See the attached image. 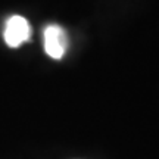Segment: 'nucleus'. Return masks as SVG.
I'll use <instances>...</instances> for the list:
<instances>
[{
    "label": "nucleus",
    "mask_w": 159,
    "mask_h": 159,
    "mask_svg": "<svg viewBox=\"0 0 159 159\" xmlns=\"http://www.w3.org/2000/svg\"><path fill=\"white\" fill-rule=\"evenodd\" d=\"M44 52L52 59H62L68 50V35L66 31L57 25L50 24L44 28Z\"/></svg>",
    "instance_id": "obj_1"
},
{
    "label": "nucleus",
    "mask_w": 159,
    "mask_h": 159,
    "mask_svg": "<svg viewBox=\"0 0 159 159\" xmlns=\"http://www.w3.org/2000/svg\"><path fill=\"white\" fill-rule=\"evenodd\" d=\"M6 44L15 49L31 40V25L30 22L21 15H13L6 21L5 33H3Z\"/></svg>",
    "instance_id": "obj_2"
}]
</instances>
